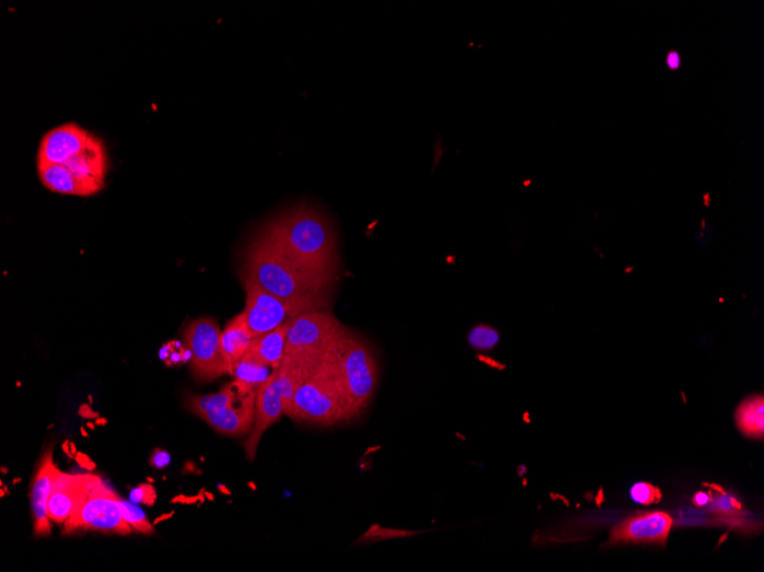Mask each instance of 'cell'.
Instances as JSON below:
<instances>
[{
  "label": "cell",
  "mask_w": 764,
  "mask_h": 572,
  "mask_svg": "<svg viewBox=\"0 0 764 572\" xmlns=\"http://www.w3.org/2000/svg\"><path fill=\"white\" fill-rule=\"evenodd\" d=\"M291 265L315 273L337 276L336 233L328 221L308 206L278 215L259 236Z\"/></svg>",
  "instance_id": "1"
},
{
  "label": "cell",
  "mask_w": 764,
  "mask_h": 572,
  "mask_svg": "<svg viewBox=\"0 0 764 572\" xmlns=\"http://www.w3.org/2000/svg\"><path fill=\"white\" fill-rule=\"evenodd\" d=\"M241 278L276 297L299 300L333 294L337 276L302 270L258 237L248 248Z\"/></svg>",
  "instance_id": "2"
},
{
  "label": "cell",
  "mask_w": 764,
  "mask_h": 572,
  "mask_svg": "<svg viewBox=\"0 0 764 572\" xmlns=\"http://www.w3.org/2000/svg\"><path fill=\"white\" fill-rule=\"evenodd\" d=\"M335 348L298 386L290 416L294 422L333 427L350 421L337 372Z\"/></svg>",
  "instance_id": "3"
},
{
  "label": "cell",
  "mask_w": 764,
  "mask_h": 572,
  "mask_svg": "<svg viewBox=\"0 0 764 572\" xmlns=\"http://www.w3.org/2000/svg\"><path fill=\"white\" fill-rule=\"evenodd\" d=\"M349 420L370 406L379 384V365L369 342L348 329L334 350Z\"/></svg>",
  "instance_id": "4"
},
{
  "label": "cell",
  "mask_w": 764,
  "mask_h": 572,
  "mask_svg": "<svg viewBox=\"0 0 764 572\" xmlns=\"http://www.w3.org/2000/svg\"><path fill=\"white\" fill-rule=\"evenodd\" d=\"M347 331L327 308L298 316L290 322L281 366L312 371Z\"/></svg>",
  "instance_id": "5"
},
{
  "label": "cell",
  "mask_w": 764,
  "mask_h": 572,
  "mask_svg": "<svg viewBox=\"0 0 764 572\" xmlns=\"http://www.w3.org/2000/svg\"><path fill=\"white\" fill-rule=\"evenodd\" d=\"M256 389L234 380L218 394L188 396L185 406L216 432L241 436L250 433L256 421Z\"/></svg>",
  "instance_id": "6"
},
{
  "label": "cell",
  "mask_w": 764,
  "mask_h": 572,
  "mask_svg": "<svg viewBox=\"0 0 764 572\" xmlns=\"http://www.w3.org/2000/svg\"><path fill=\"white\" fill-rule=\"evenodd\" d=\"M241 280L246 294L243 315L253 338L269 332L300 315L308 314V312L327 308L331 304V295H333L285 300L263 291L257 284L245 278H241Z\"/></svg>",
  "instance_id": "7"
},
{
  "label": "cell",
  "mask_w": 764,
  "mask_h": 572,
  "mask_svg": "<svg viewBox=\"0 0 764 572\" xmlns=\"http://www.w3.org/2000/svg\"><path fill=\"white\" fill-rule=\"evenodd\" d=\"M80 530L117 535L134 532L121 514L119 498L96 476L63 527L65 535Z\"/></svg>",
  "instance_id": "8"
},
{
  "label": "cell",
  "mask_w": 764,
  "mask_h": 572,
  "mask_svg": "<svg viewBox=\"0 0 764 572\" xmlns=\"http://www.w3.org/2000/svg\"><path fill=\"white\" fill-rule=\"evenodd\" d=\"M184 342L196 380L211 382L231 374L221 347V330L215 319L202 317L192 322L185 331Z\"/></svg>",
  "instance_id": "9"
},
{
  "label": "cell",
  "mask_w": 764,
  "mask_h": 572,
  "mask_svg": "<svg viewBox=\"0 0 764 572\" xmlns=\"http://www.w3.org/2000/svg\"><path fill=\"white\" fill-rule=\"evenodd\" d=\"M283 415L282 384L278 370H275L257 393L256 421H254L252 433L244 446L248 460L256 458L264 433L281 420Z\"/></svg>",
  "instance_id": "10"
},
{
  "label": "cell",
  "mask_w": 764,
  "mask_h": 572,
  "mask_svg": "<svg viewBox=\"0 0 764 572\" xmlns=\"http://www.w3.org/2000/svg\"><path fill=\"white\" fill-rule=\"evenodd\" d=\"M673 527V518L665 512H650L624 520L610 533L609 544L665 545Z\"/></svg>",
  "instance_id": "11"
},
{
  "label": "cell",
  "mask_w": 764,
  "mask_h": 572,
  "mask_svg": "<svg viewBox=\"0 0 764 572\" xmlns=\"http://www.w3.org/2000/svg\"><path fill=\"white\" fill-rule=\"evenodd\" d=\"M93 139V135L74 122L50 129L40 142L37 164L62 165L83 152Z\"/></svg>",
  "instance_id": "12"
},
{
  "label": "cell",
  "mask_w": 764,
  "mask_h": 572,
  "mask_svg": "<svg viewBox=\"0 0 764 572\" xmlns=\"http://www.w3.org/2000/svg\"><path fill=\"white\" fill-rule=\"evenodd\" d=\"M61 471L55 464L54 454L47 451L43 456L32 486V511L36 537L48 536L53 532L48 517V500Z\"/></svg>",
  "instance_id": "13"
},
{
  "label": "cell",
  "mask_w": 764,
  "mask_h": 572,
  "mask_svg": "<svg viewBox=\"0 0 764 572\" xmlns=\"http://www.w3.org/2000/svg\"><path fill=\"white\" fill-rule=\"evenodd\" d=\"M95 476L60 474L48 500L50 523L65 525Z\"/></svg>",
  "instance_id": "14"
},
{
  "label": "cell",
  "mask_w": 764,
  "mask_h": 572,
  "mask_svg": "<svg viewBox=\"0 0 764 572\" xmlns=\"http://www.w3.org/2000/svg\"><path fill=\"white\" fill-rule=\"evenodd\" d=\"M289 328L290 322L278 326L269 332L253 338L251 348L246 354L265 363V365L274 371L279 370L285 357Z\"/></svg>",
  "instance_id": "15"
},
{
  "label": "cell",
  "mask_w": 764,
  "mask_h": 572,
  "mask_svg": "<svg viewBox=\"0 0 764 572\" xmlns=\"http://www.w3.org/2000/svg\"><path fill=\"white\" fill-rule=\"evenodd\" d=\"M252 341L253 336L247 328L243 312L229 322L221 331V347L231 375L234 374L238 363L248 352Z\"/></svg>",
  "instance_id": "16"
},
{
  "label": "cell",
  "mask_w": 764,
  "mask_h": 572,
  "mask_svg": "<svg viewBox=\"0 0 764 572\" xmlns=\"http://www.w3.org/2000/svg\"><path fill=\"white\" fill-rule=\"evenodd\" d=\"M42 184L56 194L88 197L95 192L62 165L37 164Z\"/></svg>",
  "instance_id": "17"
},
{
  "label": "cell",
  "mask_w": 764,
  "mask_h": 572,
  "mask_svg": "<svg viewBox=\"0 0 764 572\" xmlns=\"http://www.w3.org/2000/svg\"><path fill=\"white\" fill-rule=\"evenodd\" d=\"M738 429L752 437L764 434V400L762 396L746 399L736 411Z\"/></svg>",
  "instance_id": "18"
},
{
  "label": "cell",
  "mask_w": 764,
  "mask_h": 572,
  "mask_svg": "<svg viewBox=\"0 0 764 572\" xmlns=\"http://www.w3.org/2000/svg\"><path fill=\"white\" fill-rule=\"evenodd\" d=\"M269 370L270 367L265 365V363H262L258 360L245 354L238 363L233 376L236 381L253 389H256L258 393V389L265 384L274 372H270Z\"/></svg>",
  "instance_id": "19"
},
{
  "label": "cell",
  "mask_w": 764,
  "mask_h": 572,
  "mask_svg": "<svg viewBox=\"0 0 764 572\" xmlns=\"http://www.w3.org/2000/svg\"><path fill=\"white\" fill-rule=\"evenodd\" d=\"M467 341L477 352H491L500 342V334L490 325L477 324L470 330Z\"/></svg>",
  "instance_id": "20"
},
{
  "label": "cell",
  "mask_w": 764,
  "mask_h": 572,
  "mask_svg": "<svg viewBox=\"0 0 764 572\" xmlns=\"http://www.w3.org/2000/svg\"><path fill=\"white\" fill-rule=\"evenodd\" d=\"M119 507L125 518V522L129 524L134 530L144 535H150L154 533V528H152L151 524L149 523V520L147 518L142 510L132 505L131 503L121 501L120 499Z\"/></svg>",
  "instance_id": "21"
},
{
  "label": "cell",
  "mask_w": 764,
  "mask_h": 572,
  "mask_svg": "<svg viewBox=\"0 0 764 572\" xmlns=\"http://www.w3.org/2000/svg\"><path fill=\"white\" fill-rule=\"evenodd\" d=\"M630 498L635 503L651 505L659 503L663 497H661L660 490L655 486L647 482H640L634 485L630 489Z\"/></svg>",
  "instance_id": "22"
},
{
  "label": "cell",
  "mask_w": 764,
  "mask_h": 572,
  "mask_svg": "<svg viewBox=\"0 0 764 572\" xmlns=\"http://www.w3.org/2000/svg\"><path fill=\"white\" fill-rule=\"evenodd\" d=\"M667 66L671 70H678L681 66V57L676 50H671L667 57Z\"/></svg>",
  "instance_id": "23"
},
{
  "label": "cell",
  "mask_w": 764,
  "mask_h": 572,
  "mask_svg": "<svg viewBox=\"0 0 764 572\" xmlns=\"http://www.w3.org/2000/svg\"><path fill=\"white\" fill-rule=\"evenodd\" d=\"M169 462L170 457L164 452H159L155 454V456H152V465H155L157 467H159V469H162V467L166 466Z\"/></svg>",
  "instance_id": "24"
},
{
  "label": "cell",
  "mask_w": 764,
  "mask_h": 572,
  "mask_svg": "<svg viewBox=\"0 0 764 572\" xmlns=\"http://www.w3.org/2000/svg\"><path fill=\"white\" fill-rule=\"evenodd\" d=\"M694 502L698 506H705L709 503V498L706 495V493L699 492L695 497Z\"/></svg>",
  "instance_id": "25"
}]
</instances>
